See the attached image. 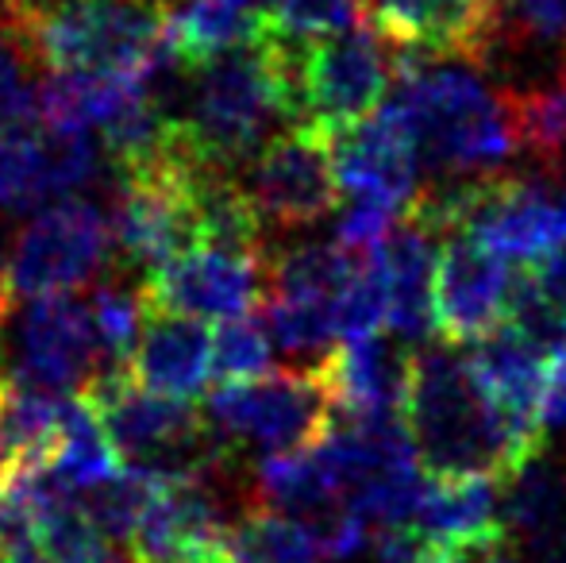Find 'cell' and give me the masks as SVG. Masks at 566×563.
<instances>
[{
    "mask_svg": "<svg viewBox=\"0 0 566 563\" xmlns=\"http://www.w3.org/2000/svg\"><path fill=\"white\" fill-rule=\"evenodd\" d=\"M547 352L552 347H544L539 340H532L528 332L513 329V324L478 340L474 352H470V367H474L478 383L485 386V394L509 417L539 428V432H544V425H539V383H544Z\"/></svg>",
    "mask_w": 566,
    "mask_h": 563,
    "instance_id": "44dd1931",
    "label": "cell"
},
{
    "mask_svg": "<svg viewBox=\"0 0 566 563\" xmlns=\"http://www.w3.org/2000/svg\"><path fill=\"white\" fill-rule=\"evenodd\" d=\"M205 417L217 440L251 471L270 456L316 448L339 417L328 359L220 386L205 402Z\"/></svg>",
    "mask_w": 566,
    "mask_h": 563,
    "instance_id": "8992f818",
    "label": "cell"
},
{
    "mask_svg": "<svg viewBox=\"0 0 566 563\" xmlns=\"http://www.w3.org/2000/svg\"><path fill=\"white\" fill-rule=\"evenodd\" d=\"M539 425L566 428V340L555 344L544 359V383H539Z\"/></svg>",
    "mask_w": 566,
    "mask_h": 563,
    "instance_id": "f546056e",
    "label": "cell"
},
{
    "mask_svg": "<svg viewBox=\"0 0 566 563\" xmlns=\"http://www.w3.org/2000/svg\"><path fill=\"white\" fill-rule=\"evenodd\" d=\"M328 143L343 197H370L405 212L420 194L417 143L389 101L366 121L332 132Z\"/></svg>",
    "mask_w": 566,
    "mask_h": 563,
    "instance_id": "5bb4252c",
    "label": "cell"
},
{
    "mask_svg": "<svg viewBox=\"0 0 566 563\" xmlns=\"http://www.w3.org/2000/svg\"><path fill=\"white\" fill-rule=\"evenodd\" d=\"M262 290H266L262 251L212 248V243L189 248L186 256L170 259L143 279L150 305L201 316V321H231V316L254 313Z\"/></svg>",
    "mask_w": 566,
    "mask_h": 563,
    "instance_id": "4fadbf2b",
    "label": "cell"
},
{
    "mask_svg": "<svg viewBox=\"0 0 566 563\" xmlns=\"http://www.w3.org/2000/svg\"><path fill=\"white\" fill-rule=\"evenodd\" d=\"M101 170L90 132H54L23 121L0 128V209L28 212L74 197Z\"/></svg>",
    "mask_w": 566,
    "mask_h": 563,
    "instance_id": "7c38bea8",
    "label": "cell"
},
{
    "mask_svg": "<svg viewBox=\"0 0 566 563\" xmlns=\"http://www.w3.org/2000/svg\"><path fill=\"white\" fill-rule=\"evenodd\" d=\"M189 93L178 132L201 163L239 174V166L297 121L293 74L285 39L270 31L259 43L217 54L197 70H186Z\"/></svg>",
    "mask_w": 566,
    "mask_h": 563,
    "instance_id": "3957f363",
    "label": "cell"
},
{
    "mask_svg": "<svg viewBox=\"0 0 566 563\" xmlns=\"http://www.w3.org/2000/svg\"><path fill=\"white\" fill-rule=\"evenodd\" d=\"M113 228L105 209L85 197H62L31 212L8 251L4 279L12 298L74 293L97 279L113 259Z\"/></svg>",
    "mask_w": 566,
    "mask_h": 563,
    "instance_id": "9c48e42d",
    "label": "cell"
},
{
    "mask_svg": "<svg viewBox=\"0 0 566 563\" xmlns=\"http://www.w3.org/2000/svg\"><path fill=\"white\" fill-rule=\"evenodd\" d=\"M28 4H31V0H0V23H8L12 15H20Z\"/></svg>",
    "mask_w": 566,
    "mask_h": 563,
    "instance_id": "836d02e7",
    "label": "cell"
},
{
    "mask_svg": "<svg viewBox=\"0 0 566 563\" xmlns=\"http://www.w3.org/2000/svg\"><path fill=\"white\" fill-rule=\"evenodd\" d=\"M93 324H97L101 347H105L108 367L113 363H127L135 352V340H139L143 316H147V293L139 285L127 282H105L90 301Z\"/></svg>",
    "mask_w": 566,
    "mask_h": 563,
    "instance_id": "d4e9b609",
    "label": "cell"
},
{
    "mask_svg": "<svg viewBox=\"0 0 566 563\" xmlns=\"http://www.w3.org/2000/svg\"><path fill=\"white\" fill-rule=\"evenodd\" d=\"M448 563H521V560L509 549L505 536H493V541L478 544V549H467V552H459V556H451Z\"/></svg>",
    "mask_w": 566,
    "mask_h": 563,
    "instance_id": "1f68e13d",
    "label": "cell"
},
{
    "mask_svg": "<svg viewBox=\"0 0 566 563\" xmlns=\"http://www.w3.org/2000/svg\"><path fill=\"white\" fill-rule=\"evenodd\" d=\"M389 105L417 143L420 170L440 181L490 178L521 150L513 93L493 90L467 59L401 51Z\"/></svg>",
    "mask_w": 566,
    "mask_h": 563,
    "instance_id": "7a4b0ae2",
    "label": "cell"
},
{
    "mask_svg": "<svg viewBox=\"0 0 566 563\" xmlns=\"http://www.w3.org/2000/svg\"><path fill=\"white\" fill-rule=\"evenodd\" d=\"M505 46H559L566 51V0H497L493 54Z\"/></svg>",
    "mask_w": 566,
    "mask_h": 563,
    "instance_id": "484cf974",
    "label": "cell"
},
{
    "mask_svg": "<svg viewBox=\"0 0 566 563\" xmlns=\"http://www.w3.org/2000/svg\"><path fill=\"white\" fill-rule=\"evenodd\" d=\"M270 363H274V336L259 309L220 321L217 336H212V375L220 378V386L251 383V378L266 375Z\"/></svg>",
    "mask_w": 566,
    "mask_h": 563,
    "instance_id": "cb8c5ba5",
    "label": "cell"
},
{
    "mask_svg": "<svg viewBox=\"0 0 566 563\" xmlns=\"http://www.w3.org/2000/svg\"><path fill=\"white\" fill-rule=\"evenodd\" d=\"M277 35L313 39L347 31L363 20V0H262Z\"/></svg>",
    "mask_w": 566,
    "mask_h": 563,
    "instance_id": "4316f807",
    "label": "cell"
},
{
    "mask_svg": "<svg viewBox=\"0 0 566 563\" xmlns=\"http://www.w3.org/2000/svg\"><path fill=\"white\" fill-rule=\"evenodd\" d=\"M82 394L97 406L101 425L127 471L150 475V479H189V475L224 471V467L251 471L217 440L201 409L139 386L127 363L105 367Z\"/></svg>",
    "mask_w": 566,
    "mask_h": 563,
    "instance_id": "5b68a950",
    "label": "cell"
},
{
    "mask_svg": "<svg viewBox=\"0 0 566 563\" xmlns=\"http://www.w3.org/2000/svg\"><path fill=\"white\" fill-rule=\"evenodd\" d=\"M235 563H321L313 533L266 505H251L235 521Z\"/></svg>",
    "mask_w": 566,
    "mask_h": 563,
    "instance_id": "603a6c76",
    "label": "cell"
},
{
    "mask_svg": "<svg viewBox=\"0 0 566 563\" xmlns=\"http://www.w3.org/2000/svg\"><path fill=\"white\" fill-rule=\"evenodd\" d=\"M532 271V282H536V290L547 298V305L555 309V316L563 321V336H566V243L552 251L547 259H539L536 267H528Z\"/></svg>",
    "mask_w": 566,
    "mask_h": 563,
    "instance_id": "4dcf8cb0",
    "label": "cell"
},
{
    "mask_svg": "<svg viewBox=\"0 0 566 563\" xmlns=\"http://www.w3.org/2000/svg\"><path fill=\"white\" fill-rule=\"evenodd\" d=\"M440 267H436V332L443 344H478L509 324L516 293V271L505 256L485 248L467 228L440 236Z\"/></svg>",
    "mask_w": 566,
    "mask_h": 563,
    "instance_id": "8fae6325",
    "label": "cell"
},
{
    "mask_svg": "<svg viewBox=\"0 0 566 563\" xmlns=\"http://www.w3.org/2000/svg\"><path fill=\"white\" fill-rule=\"evenodd\" d=\"M46 467H51L62 482H70L74 490L97 487V482H105L124 471L113 440H108L105 425H101L97 406H93L85 394H70L66 398L59 448H54V456Z\"/></svg>",
    "mask_w": 566,
    "mask_h": 563,
    "instance_id": "7402d4cb",
    "label": "cell"
},
{
    "mask_svg": "<svg viewBox=\"0 0 566 563\" xmlns=\"http://www.w3.org/2000/svg\"><path fill=\"white\" fill-rule=\"evenodd\" d=\"M401 417L428 479L505 482L544 451V432L509 417L454 344L412 347Z\"/></svg>",
    "mask_w": 566,
    "mask_h": 563,
    "instance_id": "6da1fadb",
    "label": "cell"
},
{
    "mask_svg": "<svg viewBox=\"0 0 566 563\" xmlns=\"http://www.w3.org/2000/svg\"><path fill=\"white\" fill-rule=\"evenodd\" d=\"M108 367L90 301L74 293L28 298L15 316V355L8 375L51 394H82Z\"/></svg>",
    "mask_w": 566,
    "mask_h": 563,
    "instance_id": "30bf717a",
    "label": "cell"
},
{
    "mask_svg": "<svg viewBox=\"0 0 566 563\" xmlns=\"http://www.w3.org/2000/svg\"><path fill=\"white\" fill-rule=\"evenodd\" d=\"M166 20V0H31L0 28L46 70L135 77L163 62Z\"/></svg>",
    "mask_w": 566,
    "mask_h": 563,
    "instance_id": "277c9868",
    "label": "cell"
},
{
    "mask_svg": "<svg viewBox=\"0 0 566 563\" xmlns=\"http://www.w3.org/2000/svg\"><path fill=\"white\" fill-rule=\"evenodd\" d=\"M397 220H401V209H394V205L370 201V197H347L336 209L332 240L343 251H350V256H370V251H378L389 240Z\"/></svg>",
    "mask_w": 566,
    "mask_h": 563,
    "instance_id": "83f0119b",
    "label": "cell"
},
{
    "mask_svg": "<svg viewBox=\"0 0 566 563\" xmlns=\"http://www.w3.org/2000/svg\"><path fill=\"white\" fill-rule=\"evenodd\" d=\"M270 31L274 28L262 0H186L181 8H170L166 54L181 70H197L217 54L259 43Z\"/></svg>",
    "mask_w": 566,
    "mask_h": 563,
    "instance_id": "ffe728a7",
    "label": "cell"
},
{
    "mask_svg": "<svg viewBox=\"0 0 566 563\" xmlns=\"http://www.w3.org/2000/svg\"><path fill=\"white\" fill-rule=\"evenodd\" d=\"M127 371L139 386L166 398H197L212 378V332L201 316L174 313V309L150 305L143 316L139 340L127 359Z\"/></svg>",
    "mask_w": 566,
    "mask_h": 563,
    "instance_id": "9a60e30c",
    "label": "cell"
},
{
    "mask_svg": "<svg viewBox=\"0 0 566 563\" xmlns=\"http://www.w3.org/2000/svg\"><path fill=\"white\" fill-rule=\"evenodd\" d=\"M0 305L12 309V285H8V279H4V267H0Z\"/></svg>",
    "mask_w": 566,
    "mask_h": 563,
    "instance_id": "e575fe53",
    "label": "cell"
},
{
    "mask_svg": "<svg viewBox=\"0 0 566 563\" xmlns=\"http://www.w3.org/2000/svg\"><path fill=\"white\" fill-rule=\"evenodd\" d=\"M23 51L15 39L0 28V128L35 121V90L23 77Z\"/></svg>",
    "mask_w": 566,
    "mask_h": 563,
    "instance_id": "f1b7e54d",
    "label": "cell"
},
{
    "mask_svg": "<svg viewBox=\"0 0 566 563\" xmlns=\"http://www.w3.org/2000/svg\"><path fill=\"white\" fill-rule=\"evenodd\" d=\"M8 313H12V309H4V305H0V332H4V321H8Z\"/></svg>",
    "mask_w": 566,
    "mask_h": 563,
    "instance_id": "d590c367",
    "label": "cell"
},
{
    "mask_svg": "<svg viewBox=\"0 0 566 563\" xmlns=\"http://www.w3.org/2000/svg\"><path fill=\"white\" fill-rule=\"evenodd\" d=\"M0 563H12V560H8V556H4V552H0Z\"/></svg>",
    "mask_w": 566,
    "mask_h": 563,
    "instance_id": "8d00e7d4",
    "label": "cell"
},
{
    "mask_svg": "<svg viewBox=\"0 0 566 563\" xmlns=\"http://www.w3.org/2000/svg\"><path fill=\"white\" fill-rule=\"evenodd\" d=\"M412 347L405 340L363 336L347 340L328 355L332 383H336L339 414L350 417H394L401 414L409 394Z\"/></svg>",
    "mask_w": 566,
    "mask_h": 563,
    "instance_id": "d6986e66",
    "label": "cell"
},
{
    "mask_svg": "<svg viewBox=\"0 0 566 563\" xmlns=\"http://www.w3.org/2000/svg\"><path fill=\"white\" fill-rule=\"evenodd\" d=\"M8 482H15L31 502L43 563H132V552L85 513L77 490L51 467L15 471Z\"/></svg>",
    "mask_w": 566,
    "mask_h": 563,
    "instance_id": "2e32d148",
    "label": "cell"
},
{
    "mask_svg": "<svg viewBox=\"0 0 566 563\" xmlns=\"http://www.w3.org/2000/svg\"><path fill=\"white\" fill-rule=\"evenodd\" d=\"M282 39L285 54H290L301 124L332 136L386 105V93L397 82L401 46H394L366 20H358L347 31H332V35Z\"/></svg>",
    "mask_w": 566,
    "mask_h": 563,
    "instance_id": "52a82bcc",
    "label": "cell"
},
{
    "mask_svg": "<svg viewBox=\"0 0 566 563\" xmlns=\"http://www.w3.org/2000/svg\"><path fill=\"white\" fill-rule=\"evenodd\" d=\"M235 178L262 232H293V228L321 225L343 201L332 143L321 128H308V124H293L270 143H262L239 166Z\"/></svg>",
    "mask_w": 566,
    "mask_h": 563,
    "instance_id": "ba28073f",
    "label": "cell"
},
{
    "mask_svg": "<svg viewBox=\"0 0 566 563\" xmlns=\"http://www.w3.org/2000/svg\"><path fill=\"white\" fill-rule=\"evenodd\" d=\"M436 267H440L436 236L401 212L389 240L381 243V271L389 293L386 329L409 347L436 332Z\"/></svg>",
    "mask_w": 566,
    "mask_h": 563,
    "instance_id": "e0dca14e",
    "label": "cell"
},
{
    "mask_svg": "<svg viewBox=\"0 0 566 563\" xmlns=\"http://www.w3.org/2000/svg\"><path fill=\"white\" fill-rule=\"evenodd\" d=\"M8 390H12V375H8V371H0V421H4ZM0 479H4V432H0Z\"/></svg>",
    "mask_w": 566,
    "mask_h": 563,
    "instance_id": "d6a6232c",
    "label": "cell"
},
{
    "mask_svg": "<svg viewBox=\"0 0 566 563\" xmlns=\"http://www.w3.org/2000/svg\"><path fill=\"white\" fill-rule=\"evenodd\" d=\"M501 479H428L420 505L412 513V529L432 544L440 556H459L467 549L505 536L501 518Z\"/></svg>",
    "mask_w": 566,
    "mask_h": 563,
    "instance_id": "ac0fdd59",
    "label": "cell"
}]
</instances>
